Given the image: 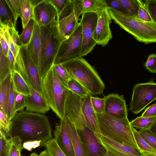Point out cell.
Returning a JSON list of instances; mask_svg holds the SVG:
<instances>
[{"label": "cell", "instance_id": "cell-1", "mask_svg": "<svg viewBox=\"0 0 156 156\" xmlns=\"http://www.w3.org/2000/svg\"><path fill=\"white\" fill-rule=\"evenodd\" d=\"M52 129L48 118L43 114L26 111L17 112L11 121L10 138L17 137L22 144L29 141L40 140L41 146L52 139Z\"/></svg>", "mask_w": 156, "mask_h": 156}, {"label": "cell", "instance_id": "cell-2", "mask_svg": "<svg viewBox=\"0 0 156 156\" xmlns=\"http://www.w3.org/2000/svg\"><path fill=\"white\" fill-rule=\"evenodd\" d=\"M58 18L48 25L40 27L41 47L38 66L41 80L53 67L62 42L58 28Z\"/></svg>", "mask_w": 156, "mask_h": 156}, {"label": "cell", "instance_id": "cell-3", "mask_svg": "<svg viewBox=\"0 0 156 156\" xmlns=\"http://www.w3.org/2000/svg\"><path fill=\"white\" fill-rule=\"evenodd\" d=\"M62 64L71 78L80 83L92 95L103 94L104 83L94 69L84 58L74 59Z\"/></svg>", "mask_w": 156, "mask_h": 156}, {"label": "cell", "instance_id": "cell-4", "mask_svg": "<svg viewBox=\"0 0 156 156\" xmlns=\"http://www.w3.org/2000/svg\"><path fill=\"white\" fill-rule=\"evenodd\" d=\"M107 9L111 19L138 41L146 44L156 43V24L155 23L145 22L129 14L111 8Z\"/></svg>", "mask_w": 156, "mask_h": 156}, {"label": "cell", "instance_id": "cell-5", "mask_svg": "<svg viewBox=\"0 0 156 156\" xmlns=\"http://www.w3.org/2000/svg\"><path fill=\"white\" fill-rule=\"evenodd\" d=\"M44 98L50 108L60 119L66 117L65 104L68 89L52 67L42 79Z\"/></svg>", "mask_w": 156, "mask_h": 156}, {"label": "cell", "instance_id": "cell-6", "mask_svg": "<svg viewBox=\"0 0 156 156\" xmlns=\"http://www.w3.org/2000/svg\"><path fill=\"white\" fill-rule=\"evenodd\" d=\"M97 115L102 135L131 147L140 152L135 141L132 126L128 118L118 119L104 113L97 114Z\"/></svg>", "mask_w": 156, "mask_h": 156}, {"label": "cell", "instance_id": "cell-7", "mask_svg": "<svg viewBox=\"0 0 156 156\" xmlns=\"http://www.w3.org/2000/svg\"><path fill=\"white\" fill-rule=\"evenodd\" d=\"M15 69L20 74L29 87L44 97L38 66L34 62L27 49L23 46L16 58Z\"/></svg>", "mask_w": 156, "mask_h": 156}, {"label": "cell", "instance_id": "cell-8", "mask_svg": "<svg viewBox=\"0 0 156 156\" xmlns=\"http://www.w3.org/2000/svg\"><path fill=\"white\" fill-rule=\"evenodd\" d=\"M82 29L80 23L67 39L62 42L54 62V65L62 64L82 57Z\"/></svg>", "mask_w": 156, "mask_h": 156}, {"label": "cell", "instance_id": "cell-9", "mask_svg": "<svg viewBox=\"0 0 156 156\" xmlns=\"http://www.w3.org/2000/svg\"><path fill=\"white\" fill-rule=\"evenodd\" d=\"M156 100V83L154 79L136 84L133 87L129 110L137 114L151 102Z\"/></svg>", "mask_w": 156, "mask_h": 156}, {"label": "cell", "instance_id": "cell-10", "mask_svg": "<svg viewBox=\"0 0 156 156\" xmlns=\"http://www.w3.org/2000/svg\"><path fill=\"white\" fill-rule=\"evenodd\" d=\"M98 20L96 13L88 12L82 14L80 22L82 29V57L91 52L97 44L93 39V35Z\"/></svg>", "mask_w": 156, "mask_h": 156}, {"label": "cell", "instance_id": "cell-11", "mask_svg": "<svg viewBox=\"0 0 156 156\" xmlns=\"http://www.w3.org/2000/svg\"><path fill=\"white\" fill-rule=\"evenodd\" d=\"M97 14L98 20L94 32L93 39L97 44L105 46L112 38L110 27L112 19L107 8Z\"/></svg>", "mask_w": 156, "mask_h": 156}, {"label": "cell", "instance_id": "cell-12", "mask_svg": "<svg viewBox=\"0 0 156 156\" xmlns=\"http://www.w3.org/2000/svg\"><path fill=\"white\" fill-rule=\"evenodd\" d=\"M104 98L105 100L104 113L118 119L128 118L127 105L123 95L111 94Z\"/></svg>", "mask_w": 156, "mask_h": 156}, {"label": "cell", "instance_id": "cell-13", "mask_svg": "<svg viewBox=\"0 0 156 156\" xmlns=\"http://www.w3.org/2000/svg\"><path fill=\"white\" fill-rule=\"evenodd\" d=\"M83 10L81 0H77L72 13L58 21V30L63 41L70 37L79 24V18L83 14Z\"/></svg>", "mask_w": 156, "mask_h": 156}, {"label": "cell", "instance_id": "cell-14", "mask_svg": "<svg viewBox=\"0 0 156 156\" xmlns=\"http://www.w3.org/2000/svg\"><path fill=\"white\" fill-rule=\"evenodd\" d=\"M98 139L106 151L113 156H143L138 150L107 136L102 135Z\"/></svg>", "mask_w": 156, "mask_h": 156}, {"label": "cell", "instance_id": "cell-15", "mask_svg": "<svg viewBox=\"0 0 156 156\" xmlns=\"http://www.w3.org/2000/svg\"><path fill=\"white\" fill-rule=\"evenodd\" d=\"M34 19L40 27L47 25L58 18V14L48 0H43L34 9Z\"/></svg>", "mask_w": 156, "mask_h": 156}, {"label": "cell", "instance_id": "cell-16", "mask_svg": "<svg viewBox=\"0 0 156 156\" xmlns=\"http://www.w3.org/2000/svg\"><path fill=\"white\" fill-rule=\"evenodd\" d=\"M54 139L67 156H75L71 139L67 129L65 117L56 123L53 132Z\"/></svg>", "mask_w": 156, "mask_h": 156}, {"label": "cell", "instance_id": "cell-17", "mask_svg": "<svg viewBox=\"0 0 156 156\" xmlns=\"http://www.w3.org/2000/svg\"><path fill=\"white\" fill-rule=\"evenodd\" d=\"M92 95L89 94L83 98L81 109L88 128L94 133L98 139L102 135L99 128L97 114L91 102Z\"/></svg>", "mask_w": 156, "mask_h": 156}, {"label": "cell", "instance_id": "cell-18", "mask_svg": "<svg viewBox=\"0 0 156 156\" xmlns=\"http://www.w3.org/2000/svg\"><path fill=\"white\" fill-rule=\"evenodd\" d=\"M29 87L31 95L25 96V111L43 114L45 113L50 108L46 101L36 90Z\"/></svg>", "mask_w": 156, "mask_h": 156}, {"label": "cell", "instance_id": "cell-19", "mask_svg": "<svg viewBox=\"0 0 156 156\" xmlns=\"http://www.w3.org/2000/svg\"><path fill=\"white\" fill-rule=\"evenodd\" d=\"M80 133L90 156H105L106 150L91 130L87 128Z\"/></svg>", "mask_w": 156, "mask_h": 156}, {"label": "cell", "instance_id": "cell-20", "mask_svg": "<svg viewBox=\"0 0 156 156\" xmlns=\"http://www.w3.org/2000/svg\"><path fill=\"white\" fill-rule=\"evenodd\" d=\"M65 119L75 156H90L86 146L74 124L66 116Z\"/></svg>", "mask_w": 156, "mask_h": 156}, {"label": "cell", "instance_id": "cell-21", "mask_svg": "<svg viewBox=\"0 0 156 156\" xmlns=\"http://www.w3.org/2000/svg\"><path fill=\"white\" fill-rule=\"evenodd\" d=\"M41 47L40 27L35 21L33 36L27 49L34 62L37 66L39 64Z\"/></svg>", "mask_w": 156, "mask_h": 156}, {"label": "cell", "instance_id": "cell-22", "mask_svg": "<svg viewBox=\"0 0 156 156\" xmlns=\"http://www.w3.org/2000/svg\"><path fill=\"white\" fill-rule=\"evenodd\" d=\"M11 73L0 82V107L7 116L8 100L10 93Z\"/></svg>", "mask_w": 156, "mask_h": 156}, {"label": "cell", "instance_id": "cell-23", "mask_svg": "<svg viewBox=\"0 0 156 156\" xmlns=\"http://www.w3.org/2000/svg\"><path fill=\"white\" fill-rule=\"evenodd\" d=\"M14 88L18 93L26 96L31 95L29 86L20 74L16 70L11 73Z\"/></svg>", "mask_w": 156, "mask_h": 156}, {"label": "cell", "instance_id": "cell-24", "mask_svg": "<svg viewBox=\"0 0 156 156\" xmlns=\"http://www.w3.org/2000/svg\"><path fill=\"white\" fill-rule=\"evenodd\" d=\"M83 14L91 12L98 13L107 8L105 0H81Z\"/></svg>", "mask_w": 156, "mask_h": 156}, {"label": "cell", "instance_id": "cell-25", "mask_svg": "<svg viewBox=\"0 0 156 156\" xmlns=\"http://www.w3.org/2000/svg\"><path fill=\"white\" fill-rule=\"evenodd\" d=\"M34 8L31 0H21L20 17L21 19L23 29L31 19H34Z\"/></svg>", "mask_w": 156, "mask_h": 156}, {"label": "cell", "instance_id": "cell-26", "mask_svg": "<svg viewBox=\"0 0 156 156\" xmlns=\"http://www.w3.org/2000/svg\"><path fill=\"white\" fill-rule=\"evenodd\" d=\"M0 36L5 40L16 59L22 46H18L14 43L10 35L8 28L6 25L0 23Z\"/></svg>", "mask_w": 156, "mask_h": 156}, {"label": "cell", "instance_id": "cell-27", "mask_svg": "<svg viewBox=\"0 0 156 156\" xmlns=\"http://www.w3.org/2000/svg\"><path fill=\"white\" fill-rule=\"evenodd\" d=\"M35 20L31 19L20 35V43L22 46L27 49L32 38L34 29Z\"/></svg>", "mask_w": 156, "mask_h": 156}, {"label": "cell", "instance_id": "cell-28", "mask_svg": "<svg viewBox=\"0 0 156 156\" xmlns=\"http://www.w3.org/2000/svg\"><path fill=\"white\" fill-rule=\"evenodd\" d=\"M156 120V117H138L130 122L131 126L140 129H150Z\"/></svg>", "mask_w": 156, "mask_h": 156}, {"label": "cell", "instance_id": "cell-29", "mask_svg": "<svg viewBox=\"0 0 156 156\" xmlns=\"http://www.w3.org/2000/svg\"><path fill=\"white\" fill-rule=\"evenodd\" d=\"M66 87L68 89L82 98L90 94L80 83L72 78L68 81Z\"/></svg>", "mask_w": 156, "mask_h": 156}, {"label": "cell", "instance_id": "cell-30", "mask_svg": "<svg viewBox=\"0 0 156 156\" xmlns=\"http://www.w3.org/2000/svg\"><path fill=\"white\" fill-rule=\"evenodd\" d=\"M0 23L8 25L14 23L13 16L5 0H0Z\"/></svg>", "mask_w": 156, "mask_h": 156}, {"label": "cell", "instance_id": "cell-31", "mask_svg": "<svg viewBox=\"0 0 156 156\" xmlns=\"http://www.w3.org/2000/svg\"><path fill=\"white\" fill-rule=\"evenodd\" d=\"M132 129L135 141L140 151H144L156 154V149L151 146L146 141L138 131L133 127Z\"/></svg>", "mask_w": 156, "mask_h": 156}, {"label": "cell", "instance_id": "cell-32", "mask_svg": "<svg viewBox=\"0 0 156 156\" xmlns=\"http://www.w3.org/2000/svg\"><path fill=\"white\" fill-rule=\"evenodd\" d=\"M13 71L8 58L5 56L0 50V82Z\"/></svg>", "mask_w": 156, "mask_h": 156}, {"label": "cell", "instance_id": "cell-33", "mask_svg": "<svg viewBox=\"0 0 156 156\" xmlns=\"http://www.w3.org/2000/svg\"><path fill=\"white\" fill-rule=\"evenodd\" d=\"M12 76V74H11ZM17 93L14 90L13 83L11 78L10 93L8 100L7 116L11 121L16 115L15 105L16 98Z\"/></svg>", "mask_w": 156, "mask_h": 156}, {"label": "cell", "instance_id": "cell-34", "mask_svg": "<svg viewBox=\"0 0 156 156\" xmlns=\"http://www.w3.org/2000/svg\"><path fill=\"white\" fill-rule=\"evenodd\" d=\"M137 1L139 9L137 18L145 22L155 23L150 13L147 3L142 0H137Z\"/></svg>", "mask_w": 156, "mask_h": 156}, {"label": "cell", "instance_id": "cell-35", "mask_svg": "<svg viewBox=\"0 0 156 156\" xmlns=\"http://www.w3.org/2000/svg\"><path fill=\"white\" fill-rule=\"evenodd\" d=\"M43 146L51 156H67L59 147L54 138L46 142Z\"/></svg>", "mask_w": 156, "mask_h": 156}, {"label": "cell", "instance_id": "cell-36", "mask_svg": "<svg viewBox=\"0 0 156 156\" xmlns=\"http://www.w3.org/2000/svg\"><path fill=\"white\" fill-rule=\"evenodd\" d=\"M0 156H8L11 139L8 138L6 133L0 128Z\"/></svg>", "mask_w": 156, "mask_h": 156}, {"label": "cell", "instance_id": "cell-37", "mask_svg": "<svg viewBox=\"0 0 156 156\" xmlns=\"http://www.w3.org/2000/svg\"><path fill=\"white\" fill-rule=\"evenodd\" d=\"M12 14L15 26L18 18L20 16L21 0H5Z\"/></svg>", "mask_w": 156, "mask_h": 156}, {"label": "cell", "instance_id": "cell-38", "mask_svg": "<svg viewBox=\"0 0 156 156\" xmlns=\"http://www.w3.org/2000/svg\"><path fill=\"white\" fill-rule=\"evenodd\" d=\"M127 10L129 14L137 17L139 9L137 0H118Z\"/></svg>", "mask_w": 156, "mask_h": 156}, {"label": "cell", "instance_id": "cell-39", "mask_svg": "<svg viewBox=\"0 0 156 156\" xmlns=\"http://www.w3.org/2000/svg\"><path fill=\"white\" fill-rule=\"evenodd\" d=\"M10 138L11 142L8 156H21V152L23 148L21 140L17 137Z\"/></svg>", "mask_w": 156, "mask_h": 156}, {"label": "cell", "instance_id": "cell-40", "mask_svg": "<svg viewBox=\"0 0 156 156\" xmlns=\"http://www.w3.org/2000/svg\"><path fill=\"white\" fill-rule=\"evenodd\" d=\"M138 131L146 141L156 149V133L150 129H140Z\"/></svg>", "mask_w": 156, "mask_h": 156}, {"label": "cell", "instance_id": "cell-41", "mask_svg": "<svg viewBox=\"0 0 156 156\" xmlns=\"http://www.w3.org/2000/svg\"><path fill=\"white\" fill-rule=\"evenodd\" d=\"M53 67L60 80L66 87L67 82L71 77L62 64L54 65Z\"/></svg>", "mask_w": 156, "mask_h": 156}, {"label": "cell", "instance_id": "cell-42", "mask_svg": "<svg viewBox=\"0 0 156 156\" xmlns=\"http://www.w3.org/2000/svg\"><path fill=\"white\" fill-rule=\"evenodd\" d=\"M91 102L92 107L96 114H101L104 113L105 100V98L95 97L91 96Z\"/></svg>", "mask_w": 156, "mask_h": 156}, {"label": "cell", "instance_id": "cell-43", "mask_svg": "<svg viewBox=\"0 0 156 156\" xmlns=\"http://www.w3.org/2000/svg\"><path fill=\"white\" fill-rule=\"evenodd\" d=\"M77 0H68L65 7L58 15L60 21L66 17L74 10Z\"/></svg>", "mask_w": 156, "mask_h": 156}, {"label": "cell", "instance_id": "cell-44", "mask_svg": "<svg viewBox=\"0 0 156 156\" xmlns=\"http://www.w3.org/2000/svg\"><path fill=\"white\" fill-rule=\"evenodd\" d=\"M105 1L107 8H111L124 13L129 14L126 9L118 1V0H105Z\"/></svg>", "mask_w": 156, "mask_h": 156}, {"label": "cell", "instance_id": "cell-45", "mask_svg": "<svg viewBox=\"0 0 156 156\" xmlns=\"http://www.w3.org/2000/svg\"><path fill=\"white\" fill-rule=\"evenodd\" d=\"M11 121L8 118L2 110L0 109V128L2 129L6 133L10 128Z\"/></svg>", "mask_w": 156, "mask_h": 156}, {"label": "cell", "instance_id": "cell-46", "mask_svg": "<svg viewBox=\"0 0 156 156\" xmlns=\"http://www.w3.org/2000/svg\"><path fill=\"white\" fill-rule=\"evenodd\" d=\"M144 66L150 72L156 73V54H152L148 56Z\"/></svg>", "mask_w": 156, "mask_h": 156}, {"label": "cell", "instance_id": "cell-47", "mask_svg": "<svg viewBox=\"0 0 156 156\" xmlns=\"http://www.w3.org/2000/svg\"><path fill=\"white\" fill-rule=\"evenodd\" d=\"M25 108V96L20 94L17 93L16 98L15 105V111L17 113L23 111Z\"/></svg>", "mask_w": 156, "mask_h": 156}, {"label": "cell", "instance_id": "cell-48", "mask_svg": "<svg viewBox=\"0 0 156 156\" xmlns=\"http://www.w3.org/2000/svg\"><path fill=\"white\" fill-rule=\"evenodd\" d=\"M150 13L154 22L156 24V0H145Z\"/></svg>", "mask_w": 156, "mask_h": 156}, {"label": "cell", "instance_id": "cell-49", "mask_svg": "<svg viewBox=\"0 0 156 156\" xmlns=\"http://www.w3.org/2000/svg\"><path fill=\"white\" fill-rule=\"evenodd\" d=\"M7 27L10 35L14 43L18 46H22L20 41V35L16 30L14 25L7 26Z\"/></svg>", "mask_w": 156, "mask_h": 156}, {"label": "cell", "instance_id": "cell-50", "mask_svg": "<svg viewBox=\"0 0 156 156\" xmlns=\"http://www.w3.org/2000/svg\"><path fill=\"white\" fill-rule=\"evenodd\" d=\"M68 0H48L54 6L58 15L65 7Z\"/></svg>", "mask_w": 156, "mask_h": 156}, {"label": "cell", "instance_id": "cell-51", "mask_svg": "<svg viewBox=\"0 0 156 156\" xmlns=\"http://www.w3.org/2000/svg\"><path fill=\"white\" fill-rule=\"evenodd\" d=\"M141 116L143 117H156V103L147 108Z\"/></svg>", "mask_w": 156, "mask_h": 156}, {"label": "cell", "instance_id": "cell-52", "mask_svg": "<svg viewBox=\"0 0 156 156\" xmlns=\"http://www.w3.org/2000/svg\"><path fill=\"white\" fill-rule=\"evenodd\" d=\"M41 141H29L24 142L22 144L23 148L31 151L33 148L35 149L41 146Z\"/></svg>", "mask_w": 156, "mask_h": 156}, {"label": "cell", "instance_id": "cell-53", "mask_svg": "<svg viewBox=\"0 0 156 156\" xmlns=\"http://www.w3.org/2000/svg\"><path fill=\"white\" fill-rule=\"evenodd\" d=\"M1 46L0 50L1 51L5 57H7L9 52V47L4 39L0 36Z\"/></svg>", "mask_w": 156, "mask_h": 156}, {"label": "cell", "instance_id": "cell-54", "mask_svg": "<svg viewBox=\"0 0 156 156\" xmlns=\"http://www.w3.org/2000/svg\"><path fill=\"white\" fill-rule=\"evenodd\" d=\"M7 57L8 58L13 70H14L16 59L15 58L12 52L10 49L9 50Z\"/></svg>", "mask_w": 156, "mask_h": 156}, {"label": "cell", "instance_id": "cell-55", "mask_svg": "<svg viewBox=\"0 0 156 156\" xmlns=\"http://www.w3.org/2000/svg\"><path fill=\"white\" fill-rule=\"evenodd\" d=\"M140 152L144 156H156V154L144 151H141Z\"/></svg>", "mask_w": 156, "mask_h": 156}, {"label": "cell", "instance_id": "cell-56", "mask_svg": "<svg viewBox=\"0 0 156 156\" xmlns=\"http://www.w3.org/2000/svg\"><path fill=\"white\" fill-rule=\"evenodd\" d=\"M38 156H51V155L47 150H45L41 152Z\"/></svg>", "mask_w": 156, "mask_h": 156}, {"label": "cell", "instance_id": "cell-57", "mask_svg": "<svg viewBox=\"0 0 156 156\" xmlns=\"http://www.w3.org/2000/svg\"><path fill=\"white\" fill-rule=\"evenodd\" d=\"M43 0H31V3L34 7L40 3Z\"/></svg>", "mask_w": 156, "mask_h": 156}, {"label": "cell", "instance_id": "cell-58", "mask_svg": "<svg viewBox=\"0 0 156 156\" xmlns=\"http://www.w3.org/2000/svg\"><path fill=\"white\" fill-rule=\"evenodd\" d=\"M150 129L152 131L156 133V120L153 124Z\"/></svg>", "mask_w": 156, "mask_h": 156}, {"label": "cell", "instance_id": "cell-59", "mask_svg": "<svg viewBox=\"0 0 156 156\" xmlns=\"http://www.w3.org/2000/svg\"><path fill=\"white\" fill-rule=\"evenodd\" d=\"M105 156H113L112 155V154H110L109 153H108V152L106 151V154L105 155Z\"/></svg>", "mask_w": 156, "mask_h": 156}, {"label": "cell", "instance_id": "cell-60", "mask_svg": "<svg viewBox=\"0 0 156 156\" xmlns=\"http://www.w3.org/2000/svg\"><path fill=\"white\" fill-rule=\"evenodd\" d=\"M30 156H38V155L35 153H33Z\"/></svg>", "mask_w": 156, "mask_h": 156}, {"label": "cell", "instance_id": "cell-61", "mask_svg": "<svg viewBox=\"0 0 156 156\" xmlns=\"http://www.w3.org/2000/svg\"></svg>", "mask_w": 156, "mask_h": 156}]
</instances>
